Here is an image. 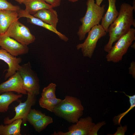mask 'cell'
<instances>
[{"instance_id": "obj_1", "label": "cell", "mask_w": 135, "mask_h": 135, "mask_svg": "<svg viewBox=\"0 0 135 135\" xmlns=\"http://www.w3.org/2000/svg\"><path fill=\"white\" fill-rule=\"evenodd\" d=\"M135 8L130 4L124 2L121 5L119 14L114 21L109 26L108 30L109 39L104 46V50L108 52L110 49L113 43L122 36L126 34L133 25L135 26L133 16V10Z\"/></svg>"}, {"instance_id": "obj_2", "label": "cell", "mask_w": 135, "mask_h": 135, "mask_svg": "<svg viewBox=\"0 0 135 135\" xmlns=\"http://www.w3.org/2000/svg\"><path fill=\"white\" fill-rule=\"evenodd\" d=\"M84 109L79 99L67 96L54 108L52 112L68 122L74 123L82 115Z\"/></svg>"}, {"instance_id": "obj_3", "label": "cell", "mask_w": 135, "mask_h": 135, "mask_svg": "<svg viewBox=\"0 0 135 135\" xmlns=\"http://www.w3.org/2000/svg\"><path fill=\"white\" fill-rule=\"evenodd\" d=\"M87 10L84 17L80 19L82 24L77 32L79 40H84L86 35L94 26L99 24L104 15L105 6H100L95 3L94 0H87Z\"/></svg>"}, {"instance_id": "obj_4", "label": "cell", "mask_w": 135, "mask_h": 135, "mask_svg": "<svg viewBox=\"0 0 135 135\" xmlns=\"http://www.w3.org/2000/svg\"><path fill=\"white\" fill-rule=\"evenodd\" d=\"M135 40V29L131 28L126 34L122 36L108 52L106 56L107 61L114 63L122 60L129 47Z\"/></svg>"}, {"instance_id": "obj_5", "label": "cell", "mask_w": 135, "mask_h": 135, "mask_svg": "<svg viewBox=\"0 0 135 135\" xmlns=\"http://www.w3.org/2000/svg\"><path fill=\"white\" fill-rule=\"evenodd\" d=\"M22 80L24 88L31 94L36 96L40 93V86L37 74L32 69L30 62L20 65L18 71Z\"/></svg>"}, {"instance_id": "obj_6", "label": "cell", "mask_w": 135, "mask_h": 135, "mask_svg": "<svg viewBox=\"0 0 135 135\" xmlns=\"http://www.w3.org/2000/svg\"><path fill=\"white\" fill-rule=\"evenodd\" d=\"M107 33L100 24L94 26L88 33V36L84 42L77 45L76 49L81 50L84 56L91 58L98 40L106 36Z\"/></svg>"}, {"instance_id": "obj_7", "label": "cell", "mask_w": 135, "mask_h": 135, "mask_svg": "<svg viewBox=\"0 0 135 135\" xmlns=\"http://www.w3.org/2000/svg\"><path fill=\"white\" fill-rule=\"evenodd\" d=\"M5 34L27 46L34 42L36 40L35 36L31 34L29 29L20 22L18 19L12 24Z\"/></svg>"}, {"instance_id": "obj_8", "label": "cell", "mask_w": 135, "mask_h": 135, "mask_svg": "<svg viewBox=\"0 0 135 135\" xmlns=\"http://www.w3.org/2000/svg\"><path fill=\"white\" fill-rule=\"evenodd\" d=\"M27 94L26 100L23 102H20L19 104L15 107V114L14 116L11 119L8 117L4 118V124H9L16 120L22 119V124L24 125H26L27 116L32 107L35 104L36 100V96L29 93Z\"/></svg>"}, {"instance_id": "obj_9", "label": "cell", "mask_w": 135, "mask_h": 135, "mask_svg": "<svg viewBox=\"0 0 135 135\" xmlns=\"http://www.w3.org/2000/svg\"><path fill=\"white\" fill-rule=\"evenodd\" d=\"M69 126L66 132H55L53 135H89L92 128L95 124L90 116L81 118L76 123Z\"/></svg>"}, {"instance_id": "obj_10", "label": "cell", "mask_w": 135, "mask_h": 135, "mask_svg": "<svg viewBox=\"0 0 135 135\" xmlns=\"http://www.w3.org/2000/svg\"><path fill=\"white\" fill-rule=\"evenodd\" d=\"M0 46L14 56L27 54V46L22 44L5 33L0 34Z\"/></svg>"}, {"instance_id": "obj_11", "label": "cell", "mask_w": 135, "mask_h": 135, "mask_svg": "<svg viewBox=\"0 0 135 135\" xmlns=\"http://www.w3.org/2000/svg\"><path fill=\"white\" fill-rule=\"evenodd\" d=\"M8 92H14L22 94H27L23 88L22 78L18 72L6 81L0 84V94Z\"/></svg>"}, {"instance_id": "obj_12", "label": "cell", "mask_w": 135, "mask_h": 135, "mask_svg": "<svg viewBox=\"0 0 135 135\" xmlns=\"http://www.w3.org/2000/svg\"><path fill=\"white\" fill-rule=\"evenodd\" d=\"M0 60L5 62L8 65V68L4 76L6 80L14 74L18 70L22 61L20 57L17 58L7 52L5 50L0 49Z\"/></svg>"}, {"instance_id": "obj_13", "label": "cell", "mask_w": 135, "mask_h": 135, "mask_svg": "<svg viewBox=\"0 0 135 135\" xmlns=\"http://www.w3.org/2000/svg\"><path fill=\"white\" fill-rule=\"evenodd\" d=\"M18 17L19 18L21 17L27 18L30 23L44 28L56 34L61 40L65 42H67L68 40V38L58 31L56 28L44 22L33 15L29 14L24 10L20 9L18 11Z\"/></svg>"}, {"instance_id": "obj_14", "label": "cell", "mask_w": 135, "mask_h": 135, "mask_svg": "<svg viewBox=\"0 0 135 135\" xmlns=\"http://www.w3.org/2000/svg\"><path fill=\"white\" fill-rule=\"evenodd\" d=\"M19 18L17 11L0 10V34L6 33L12 24Z\"/></svg>"}, {"instance_id": "obj_15", "label": "cell", "mask_w": 135, "mask_h": 135, "mask_svg": "<svg viewBox=\"0 0 135 135\" xmlns=\"http://www.w3.org/2000/svg\"><path fill=\"white\" fill-rule=\"evenodd\" d=\"M108 0V8L102 17L100 24L106 32L109 26L114 21L119 14L116 6V0Z\"/></svg>"}, {"instance_id": "obj_16", "label": "cell", "mask_w": 135, "mask_h": 135, "mask_svg": "<svg viewBox=\"0 0 135 135\" xmlns=\"http://www.w3.org/2000/svg\"><path fill=\"white\" fill-rule=\"evenodd\" d=\"M33 16L56 28L58 20L56 11L53 8L40 10Z\"/></svg>"}, {"instance_id": "obj_17", "label": "cell", "mask_w": 135, "mask_h": 135, "mask_svg": "<svg viewBox=\"0 0 135 135\" xmlns=\"http://www.w3.org/2000/svg\"><path fill=\"white\" fill-rule=\"evenodd\" d=\"M22 4L26 7L24 10L32 15L40 10L53 8L45 0H24Z\"/></svg>"}, {"instance_id": "obj_18", "label": "cell", "mask_w": 135, "mask_h": 135, "mask_svg": "<svg viewBox=\"0 0 135 135\" xmlns=\"http://www.w3.org/2000/svg\"><path fill=\"white\" fill-rule=\"evenodd\" d=\"M22 96V94H16L13 92H5L0 94V112H7L9 105Z\"/></svg>"}, {"instance_id": "obj_19", "label": "cell", "mask_w": 135, "mask_h": 135, "mask_svg": "<svg viewBox=\"0 0 135 135\" xmlns=\"http://www.w3.org/2000/svg\"><path fill=\"white\" fill-rule=\"evenodd\" d=\"M22 119L15 120L9 124L0 125V135H21Z\"/></svg>"}, {"instance_id": "obj_20", "label": "cell", "mask_w": 135, "mask_h": 135, "mask_svg": "<svg viewBox=\"0 0 135 135\" xmlns=\"http://www.w3.org/2000/svg\"><path fill=\"white\" fill-rule=\"evenodd\" d=\"M56 98H44L41 97L39 100V103L40 106L52 112L54 108L62 100Z\"/></svg>"}, {"instance_id": "obj_21", "label": "cell", "mask_w": 135, "mask_h": 135, "mask_svg": "<svg viewBox=\"0 0 135 135\" xmlns=\"http://www.w3.org/2000/svg\"><path fill=\"white\" fill-rule=\"evenodd\" d=\"M53 122V119L51 117L46 115L34 122L32 126L36 132H40Z\"/></svg>"}, {"instance_id": "obj_22", "label": "cell", "mask_w": 135, "mask_h": 135, "mask_svg": "<svg viewBox=\"0 0 135 135\" xmlns=\"http://www.w3.org/2000/svg\"><path fill=\"white\" fill-rule=\"evenodd\" d=\"M122 92L129 98L130 106L126 111L120 114L117 116H115L114 118L113 121L114 125H120V122L122 118L135 106V95L130 96L126 94L124 92Z\"/></svg>"}, {"instance_id": "obj_23", "label": "cell", "mask_w": 135, "mask_h": 135, "mask_svg": "<svg viewBox=\"0 0 135 135\" xmlns=\"http://www.w3.org/2000/svg\"><path fill=\"white\" fill-rule=\"evenodd\" d=\"M46 115L45 114L40 110L31 109L27 116V121L32 125L34 122Z\"/></svg>"}, {"instance_id": "obj_24", "label": "cell", "mask_w": 135, "mask_h": 135, "mask_svg": "<svg viewBox=\"0 0 135 135\" xmlns=\"http://www.w3.org/2000/svg\"><path fill=\"white\" fill-rule=\"evenodd\" d=\"M56 85L51 83L42 90L41 97L44 98H49L56 97L55 92Z\"/></svg>"}, {"instance_id": "obj_25", "label": "cell", "mask_w": 135, "mask_h": 135, "mask_svg": "<svg viewBox=\"0 0 135 135\" xmlns=\"http://www.w3.org/2000/svg\"><path fill=\"white\" fill-rule=\"evenodd\" d=\"M20 9L19 6L13 5L6 0H0V10H8L18 12Z\"/></svg>"}, {"instance_id": "obj_26", "label": "cell", "mask_w": 135, "mask_h": 135, "mask_svg": "<svg viewBox=\"0 0 135 135\" xmlns=\"http://www.w3.org/2000/svg\"><path fill=\"white\" fill-rule=\"evenodd\" d=\"M104 121L99 122L94 125L89 134V135H97V132L99 129L106 124Z\"/></svg>"}, {"instance_id": "obj_27", "label": "cell", "mask_w": 135, "mask_h": 135, "mask_svg": "<svg viewBox=\"0 0 135 135\" xmlns=\"http://www.w3.org/2000/svg\"><path fill=\"white\" fill-rule=\"evenodd\" d=\"M48 3L52 6L53 8L58 7L60 4L61 0H45Z\"/></svg>"}, {"instance_id": "obj_28", "label": "cell", "mask_w": 135, "mask_h": 135, "mask_svg": "<svg viewBox=\"0 0 135 135\" xmlns=\"http://www.w3.org/2000/svg\"><path fill=\"white\" fill-rule=\"evenodd\" d=\"M129 74H131L133 78H135V62L132 61L131 62L130 66L129 68Z\"/></svg>"}, {"instance_id": "obj_29", "label": "cell", "mask_w": 135, "mask_h": 135, "mask_svg": "<svg viewBox=\"0 0 135 135\" xmlns=\"http://www.w3.org/2000/svg\"><path fill=\"white\" fill-rule=\"evenodd\" d=\"M123 127L124 126H120L118 128L117 131L113 135H124L127 129V127L126 126H125L124 128L122 130Z\"/></svg>"}, {"instance_id": "obj_30", "label": "cell", "mask_w": 135, "mask_h": 135, "mask_svg": "<svg viewBox=\"0 0 135 135\" xmlns=\"http://www.w3.org/2000/svg\"><path fill=\"white\" fill-rule=\"evenodd\" d=\"M103 0H96V3L98 5L100 6Z\"/></svg>"}, {"instance_id": "obj_31", "label": "cell", "mask_w": 135, "mask_h": 135, "mask_svg": "<svg viewBox=\"0 0 135 135\" xmlns=\"http://www.w3.org/2000/svg\"><path fill=\"white\" fill-rule=\"evenodd\" d=\"M16 2H17L20 4H22L24 0H15Z\"/></svg>"}, {"instance_id": "obj_32", "label": "cell", "mask_w": 135, "mask_h": 135, "mask_svg": "<svg viewBox=\"0 0 135 135\" xmlns=\"http://www.w3.org/2000/svg\"><path fill=\"white\" fill-rule=\"evenodd\" d=\"M69 1L72 2H76L79 0H68Z\"/></svg>"}, {"instance_id": "obj_33", "label": "cell", "mask_w": 135, "mask_h": 135, "mask_svg": "<svg viewBox=\"0 0 135 135\" xmlns=\"http://www.w3.org/2000/svg\"><path fill=\"white\" fill-rule=\"evenodd\" d=\"M134 44L135 43H134V44L132 45H131V47H132V48L134 49H135V46H135V45H134Z\"/></svg>"}]
</instances>
